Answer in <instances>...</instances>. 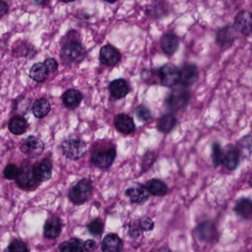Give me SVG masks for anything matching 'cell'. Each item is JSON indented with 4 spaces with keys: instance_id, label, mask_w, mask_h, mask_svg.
Segmentation results:
<instances>
[{
    "instance_id": "cell-1",
    "label": "cell",
    "mask_w": 252,
    "mask_h": 252,
    "mask_svg": "<svg viewBox=\"0 0 252 252\" xmlns=\"http://www.w3.org/2000/svg\"><path fill=\"white\" fill-rule=\"evenodd\" d=\"M93 191L92 182L88 179H83L71 188L68 195L69 200L74 204L81 205L88 201L93 194Z\"/></svg>"
},
{
    "instance_id": "cell-2",
    "label": "cell",
    "mask_w": 252,
    "mask_h": 252,
    "mask_svg": "<svg viewBox=\"0 0 252 252\" xmlns=\"http://www.w3.org/2000/svg\"><path fill=\"white\" fill-rule=\"evenodd\" d=\"M86 56V50L76 41L68 43L63 46L61 53L62 62L65 64H75L82 62Z\"/></svg>"
},
{
    "instance_id": "cell-3",
    "label": "cell",
    "mask_w": 252,
    "mask_h": 252,
    "mask_svg": "<svg viewBox=\"0 0 252 252\" xmlns=\"http://www.w3.org/2000/svg\"><path fill=\"white\" fill-rule=\"evenodd\" d=\"M62 151L66 158L72 160L79 159L86 154L87 145L80 139H69L62 143Z\"/></svg>"
},
{
    "instance_id": "cell-4",
    "label": "cell",
    "mask_w": 252,
    "mask_h": 252,
    "mask_svg": "<svg viewBox=\"0 0 252 252\" xmlns=\"http://www.w3.org/2000/svg\"><path fill=\"white\" fill-rule=\"evenodd\" d=\"M16 182L21 189H26V190H30L36 188L40 182L34 174L33 167L28 163L22 166Z\"/></svg>"
},
{
    "instance_id": "cell-5",
    "label": "cell",
    "mask_w": 252,
    "mask_h": 252,
    "mask_svg": "<svg viewBox=\"0 0 252 252\" xmlns=\"http://www.w3.org/2000/svg\"><path fill=\"white\" fill-rule=\"evenodd\" d=\"M116 150L115 148L94 150L92 154V163L96 167L108 168L113 164L116 158Z\"/></svg>"
},
{
    "instance_id": "cell-6",
    "label": "cell",
    "mask_w": 252,
    "mask_h": 252,
    "mask_svg": "<svg viewBox=\"0 0 252 252\" xmlns=\"http://www.w3.org/2000/svg\"><path fill=\"white\" fill-rule=\"evenodd\" d=\"M20 149L23 154L30 158H38L44 152V144L39 138L35 136H30L22 141Z\"/></svg>"
},
{
    "instance_id": "cell-7",
    "label": "cell",
    "mask_w": 252,
    "mask_h": 252,
    "mask_svg": "<svg viewBox=\"0 0 252 252\" xmlns=\"http://www.w3.org/2000/svg\"><path fill=\"white\" fill-rule=\"evenodd\" d=\"M195 235L202 242L212 243L217 241L219 232L213 221L205 220L195 228Z\"/></svg>"
},
{
    "instance_id": "cell-8",
    "label": "cell",
    "mask_w": 252,
    "mask_h": 252,
    "mask_svg": "<svg viewBox=\"0 0 252 252\" xmlns=\"http://www.w3.org/2000/svg\"><path fill=\"white\" fill-rule=\"evenodd\" d=\"M190 97V93L188 90L182 88L176 89L167 97V106L175 111L185 109L189 103Z\"/></svg>"
},
{
    "instance_id": "cell-9",
    "label": "cell",
    "mask_w": 252,
    "mask_h": 252,
    "mask_svg": "<svg viewBox=\"0 0 252 252\" xmlns=\"http://www.w3.org/2000/svg\"><path fill=\"white\" fill-rule=\"evenodd\" d=\"M238 36V31L234 25H228L220 28L216 35V43L222 50H226L233 44Z\"/></svg>"
},
{
    "instance_id": "cell-10",
    "label": "cell",
    "mask_w": 252,
    "mask_h": 252,
    "mask_svg": "<svg viewBox=\"0 0 252 252\" xmlns=\"http://www.w3.org/2000/svg\"><path fill=\"white\" fill-rule=\"evenodd\" d=\"M160 81L165 87H173L179 82L180 70L173 63H167L159 71Z\"/></svg>"
},
{
    "instance_id": "cell-11",
    "label": "cell",
    "mask_w": 252,
    "mask_h": 252,
    "mask_svg": "<svg viewBox=\"0 0 252 252\" xmlns=\"http://www.w3.org/2000/svg\"><path fill=\"white\" fill-rule=\"evenodd\" d=\"M234 27L238 32L245 36L252 37V13L243 10L237 14L235 18Z\"/></svg>"
},
{
    "instance_id": "cell-12",
    "label": "cell",
    "mask_w": 252,
    "mask_h": 252,
    "mask_svg": "<svg viewBox=\"0 0 252 252\" xmlns=\"http://www.w3.org/2000/svg\"><path fill=\"white\" fill-rule=\"evenodd\" d=\"M199 76L198 67L192 63H185L180 69V80L179 82L184 87H190L193 85Z\"/></svg>"
},
{
    "instance_id": "cell-13",
    "label": "cell",
    "mask_w": 252,
    "mask_h": 252,
    "mask_svg": "<svg viewBox=\"0 0 252 252\" xmlns=\"http://www.w3.org/2000/svg\"><path fill=\"white\" fill-rule=\"evenodd\" d=\"M121 59V54L116 47L112 45H106L102 47L100 52V61L106 66H114Z\"/></svg>"
},
{
    "instance_id": "cell-14",
    "label": "cell",
    "mask_w": 252,
    "mask_h": 252,
    "mask_svg": "<svg viewBox=\"0 0 252 252\" xmlns=\"http://www.w3.org/2000/svg\"><path fill=\"white\" fill-rule=\"evenodd\" d=\"M33 172L35 177L40 182H47L52 178L53 164L48 158H44L34 165Z\"/></svg>"
},
{
    "instance_id": "cell-15",
    "label": "cell",
    "mask_w": 252,
    "mask_h": 252,
    "mask_svg": "<svg viewBox=\"0 0 252 252\" xmlns=\"http://www.w3.org/2000/svg\"><path fill=\"white\" fill-rule=\"evenodd\" d=\"M241 156L236 147L230 145V148L224 153L222 165L229 171H234L238 168L241 162Z\"/></svg>"
},
{
    "instance_id": "cell-16",
    "label": "cell",
    "mask_w": 252,
    "mask_h": 252,
    "mask_svg": "<svg viewBox=\"0 0 252 252\" xmlns=\"http://www.w3.org/2000/svg\"><path fill=\"white\" fill-rule=\"evenodd\" d=\"M62 225L58 217H52L46 220L44 226V235L48 239L57 238L62 232Z\"/></svg>"
},
{
    "instance_id": "cell-17",
    "label": "cell",
    "mask_w": 252,
    "mask_h": 252,
    "mask_svg": "<svg viewBox=\"0 0 252 252\" xmlns=\"http://www.w3.org/2000/svg\"><path fill=\"white\" fill-rule=\"evenodd\" d=\"M101 247L103 252H122L124 244L118 235L112 233L105 237Z\"/></svg>"
},
{
    "instance_id": "cell-18",
    "label": "cell",
    "mask_w": 252,
    "mask_h": 252,
    "mask_svg": "<svg viewBox=\"0 0 252 252\" xmlns=\"http://www.w3.org/2000/svg\"><path fill=\"white\" fill-rule=\"evenodd\" d=\"M234 212L237 216L245 220L252 219V200L249 198H241L235 202Z\"/></svg>"
},
{
    "instance_id": "cell-19",
    "label": "cell",
    "mask_w": 252,
    "mask_h": 252,
    "mask_svg": "<svg viewBox=\"0 0 252 252\" xmlns=\"http://www.w3.org/2000/svg\"><path fill=\"white\" fill-rule=\"evenodd\" d=\"M149 194L145 186L133 187L126 191V195L133 204L143 203L148 199Z\"/></svg>"
},
{
    "instance_id": "cell-20",
    "label": "cell",
    "mask_w": 252,
    "mask_h": 252,
    "mask_svg": "<svg viewBox=\"0 0 252 252\" xmlns=\"http://www.w3.org/2000/svg\"><path fill=\"white\" fill-rule=\"evenodd\" d=\"M111 95L115 99L124 98L129 93L127 82L124 79H117L112 81L109 85Z\"/></svg>"
},
{
    "instance_id": "cell-21",
    "label": "cell",
    "mask_w": 252,
    "mask_h": 252,
    "mask_svg": "<svg viewBox=\"0 0 252 252\" xmlns=\"http://www.w3.org/2000/svg\"><path fill=\"white\" fill-rule=\"evenodd\" d=\"M115 127L121 133L129 134L134 131L135 124L133 119L128 115L121 114L115 118Z\"/></svg>"
},
{
    "instance_id": "cell-22",
    "label": "cell",
    "mask_w": 252,
    "mask_h": 252,
    "mask_svg": "<svg viewBox=\"0 0 252 252\" xmlns=\"http://www.w3.org/2000/svg\"><path fill=\"white\" fill-rule=\"evenodd\" d=\"M179 46L178 37L172 34H166L161 39V47L164 53L172 56L177 51Z\"/></svg>"
},
{
    "instance_id": "cell-23",
    "label": "cell",
    "mask_w": 252,
    "mask_h": 252,
    "mask_svg": "<svg viewBox=\"0 0 252 252\" xmlns=\"http://www.w3.org/2000/svg\"><path fill=\"white\" fill-rule=\"evenodd\" d=\"M81 93L76 90H69L63 94V104L69 109H75L79 106L82 100Z\"/></svg>"
},
{
    "instance_id": "cell-24",
    "label": "cell",
    "mask_w": 252,
    "mask_h": 252,
    "mask_svg": "<svg viewBox=\"0 0 252 252\" xmlns=\"http://www.w3.org/2000/svg\"><path fill=\"white\" fill-rule=\"evenodd\" d=\"M145 188L150 194L156 196H163L166 195L168 191L167 185L159 179H151V181L147 182Z\"/></svg>"
},
{
    "instance_id": "cell-25",
    "label": "cell",
    "mask_w": 252,
    "mask_h": 252,
    "mask_svg": "<svg viewBox=\"0 0 252 252\" xmlns=\"http://www.w3.org/2000/svg\"><path fill=\"white\" fill-rule=\"evenodd\" d=\"M60 252H86L84 243L78 238H70L69 241H63L59 245Z\"/></svg>"
},
{
    "instance_id": "cell-26",
    "label": "cell",
    "mask_w": 252,
    "mask_h": 252,
    "mask_svg": "<svg viewBox=\"0 0 252 252\" xmlns=\"http://www.w3.org/2000/svg\"><path fill=\"white\" fill-rule=\"evenodd\" d=\"M51 106L48 100L45 98H40L35 100L32 105V112L34 116L37 118H44L50 112Z\"/></svg>"
},
{
    "instance_id": "cell-27",
    "label": "cell",
    "mask_w": 252,
    "mask_h": 252,
    "mask_svg": "<svg viewBox=\"0 0 252 252\" xmlns=\"http://www.w3.org/2000/svg\"><path fill=\"white\" fill-rule=\"evenodd\" d=\"M48 70L44 63H36L30 69L29 76L36 82L41 83L47 79Z\"/></svg>"
},
{
    "instance_id": "cell-28",
    "label": "cell",
    "mask_w": 252,
    "mask_h": 252,
    "mask_svg": "<svg viewBox=\"0 0 252 252\" xmlns=\"http://www.w3.org/2000/svg\"><path fill=\"white\" fill-rule=\"evenodd\" d=\"M28 127V122L23 117H13L8 124L9 130L16 135L23 134L26 131Z\"/></svg>"
},
{
    "instance_id": "cell-29",
    "label": "cell",
    "mask_w": 252,
    "mask_h": 252,
    "mask_svg": "<svg viewBox=\"0 0 252 252\" xmlns=\"http://www.w3.org/2000/svg\"><path fill=\"white\" fill-rule=\"evenodd\" d=\"M236 148L239 151L241 157L248 158L252 155V135L243 136L237 142Z\"/></svg>"
},
{
    "instance_id": "cell-30",
    "label": "cell",
    "mask_w": 252,
    "mask_h": 252,
    "mask_svg": "<svg viewBox=\"0 0 252 252\" xmlns=\"http://www.w3.org/2000/svg\"><path fill=\"white\" fill-rule=\"evenodd\" d=\"M224 151L219 142H214L212 145L211 158L213 166L219 167L223 163Z\"/></svg>"
},
{
    "instance_id": "cell-31",
    "label": "cell",
    "mask_w": 252,
    "mask_h": 252,
    "mask_svg": "<svg viewBox=\"0 0 252 252\" xmlns=\"http://www.w3.org/2000/svg\"><path fill=\"white\" fill-rule=\"evenodd\" d=\"M176 125V119L173 115H165L160 118L158 122L159 130L164 133H169Z\"/></svg>"
},
{
    "instance_id": "cell-32",
    "label": "cell",
    "mask_w": 252,
    "mask_h": 252,
    "mask_svg": "<svg viewBox=\"0 0 252 252\" xmlns=\"http://www.w3.org/2000/svg\"><path fill=\"white\" fill-rule=\"evenodd\" d=\"M88 229L93 235L99 236L103 234L104 230V223L100 219H94L88 225Z\"/></svg>"
},
{
    "instance_id": "cell-33",
    "label": "cell",
    "mask_w": 252,
    "mask_h": 252,
    "mask_svg": "<svg viewBox=\"0 0 252 252\" xmlns=\"http://www.w3.org/2000/svg\"><path fill=\"white\" fill-rule=\"evenodd\" d=\"M19 171L20 169L18 168L17 166L15 165L14 164H9L4 169L3 173H4V178L7 180H16V178L19 176Z\"/></svg>"
},
{
    "instance_id": "cell-34",
    "label": "cell",
    "mask_w": 252,
    "mask_h": 252,
    "mask_svg": "<svg viewBox=\"0 0 252 252\" xmlns=\"http://www.w3.org/2000/svg\"><path fill=\"white\" fill-rule=\"evenodd\" d=\"M9 252H30L28 247L23 241L14 240L8 246Z\"/></svg>"
},
{
    "instance_id": "cell-35",
    "label": "cell",
    "mask_w": 252,
    "mask_h": 252,
    "mask_svg": "<svg viewBox=\"0 0 252 252\" xmlns=\"http://www.w3.org/2000/svg\"><path fill=\"white\" fill-rule=\"evenodd\" d=\"M136 115L137 118H139L141 121H144V122H147V121H149L151 119V111L145 106H139L136 109Z\"/></svg>"
},
{
    "instance_id": "cell-36",
    "label": "cell",
    "mask_w": 252,
    "mask_h": 252,
    "mask_svg": "<svg viewBox=\"0 0 252 252\" xmlns=\"http://www.w3.org/2000/svg\"><path fill=\"white\" fill-rule=\"evenodd\" d=\"M138 224H139L141 230L144 231V232L153 230L154 228V221L148 217L141 218L138 221Z\"/></svg>"
},
{
    "instance_id": "cell-37",
    "label": "cell",
    "mask_w": 252,
    "mask_h": 252,
    "mask_svg": "<svg viewBox=\"0 0 252 252\" xmlns=\"http://www.w3.org/2000/svg\"><path fill=\"white\" fill-rule=\"evenodd\" d=\"M44 63L49 72H56L58 69V67H59L58 62L54 59H52V58L46 59L44 61Z\"/></svg>"
},
{
    "instance_id": "cell-38",
    "label": "cell",
    "mask_w": 252,
    "mask_h": 252,
    "mask_svg": "<svg viewBox=\"0 0 252 252\" xmlns=\"http://www.w3.org/2000/svg\"><path fill=\"white\" fill-rule=\"evenodd\" d=\"M96 247H97V243L93 240H87L84 243V248H85L86 252H93L95 250Z\"/></svg>"
},
{
    "instance_id": "cell-39",
    "label": "cell",
    "mask_w": 252,
    "mask_h": 252,
    "mask_svg": "<svg viewBox=\"0 0 252 252\" xmlns=\"http://www.w3.org/2000/svg\"><path fill=\"white\" fill-rule=\"evenodd\" d=\"M8 10L7 3L3 0H0V19L3 17Z\"/></svg>"
},
{
    "instance_id": "cell-40",
    "label": "cell",
    "mask_w": 252,
    "mask_h": 252,
    "mask_svg": "<svg viewBox=\"0 0 252 252\" xmlns=\"http://www.w3.org/2000/svg\"><path fill=\"white\" fill-rule=\"evenodd\" d=\"M155 252H171L169 249L167 248H160L158 250H156Z\"/></svg>"
},
{
    "instance_id": "cell-41",
    "label": "cell",
    "mask_w": 252,
    "mask_h": 252,
    "mask_svg": "<svg viewBox=\"0 0 252 252\" xmlns=\"http://www.w3.org/2000/svg\"><path fill=\"white\" fill-rule=\"evenodd\" d=\"M35 2L38 4H45L47 2V0H35Z\"/></svg>"
},
{
    "instance_id": "cell-42",
    "label": "cell",
    "mask_w": 252,
    "mask_h": 252,
    "mask_svg": "<svg viewBox=\"0 0 252 252\" xmlns=\"http://www.w3.org/2000/svg\"><path fill=\"white\" fill-rule=\"evenodd\" d=\"M249 185H250V188H252V174L251 176H250V179H249Z\"/></svg>"
},
{
    "instance_id": "cell-43",
    "label": "cell",
    "mask_w": 252,
    "mask_h": 252,
    "mask_svg": "<svg viewBox=\"0 0 252 252\" xmlns=\"http://www.w3.org/2000/svg\"><path fill=\"white\" fill-rule=\"evenodd\" d=\"M61 1H63V2L65 3H69L72 2V1H75V0H61Z\"/></svg>"
},
{
    "instance_id": "cell-44",
    "label": "cell",
    "mask_w": 252,
    "mask_h": 252,
    "mask_svg": "<svg viewBox=\"0 0 252 252\" xmlns=\"http://www.w3.org/2000/svg\"><path fill=\"white\" fill-rule=\"evenodd\" d=\"M106 1L109 3H114L115 2V1H118V0H106Z\"/></svg>"
}]
</instances>
